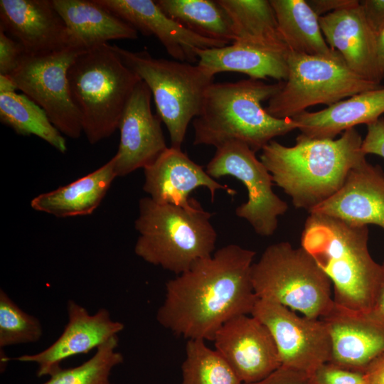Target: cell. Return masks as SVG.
<instances>
[{"instance_id": "1", "label": "cell", "mask_w": 384, "mask_h": 384, "mask_svg": "<svg viewBox=\"0 0 384 384\" xmlns=\"http://www.w3.org/2000/svg\"><path fill=\"white\" fill-rule=\"evenodd\" d=\"M255 255L230 244L195 262L166 283L158 322L188 340L213 341L226 321L253 310L258 299L251 279Z\"/></svg>"}, {"instance_id": "2", "label": "cell", "mask_w": 384, "mask_h": 384, "mask_svg": "<svg viewBox=\"0 0 384 384\" xmlns=\"http://www.w3.org/2000/svg\"><path fill=\"white\" fill-rule=\"evenodd\" d=\"M362 142L355 128L338 139H312L300 134L292 146L270 141L262 149L260 161L294 206L309 213L336 193L351 169L366 159Z\"/></svg>"}, {"instance_id": "3", "label": "cell", "mask_w": 384, "mask_h": 384, "mask_svg": "<svg viewBox=\"0 0 384 384\" xmlns=\"http://www.w3.org/2000/svg\"><path fill=\"white\" fill-rule=\"evenodd\" d=\"M368 234L366 225L309 213L301 236V247L331 280L335 304L366 314L384 287V270L370 254Z\"/></svg>"}, {"instance_id": "4", "label": "cell", "mask_w": 384, "mask_h": 384, "mask_svg": "<svg viewBox=\"0 0 384 384\" xmlns=\"http://www.w3.org/2000/svg\"><path fill=\"white\" fill-rule=\"evenodd\" d=\"M284 81L269 84L261 80L213 82L207 89L201 112L193 122V145L215 148L240 141L257 152L274 137L300 125L292 118L279 119L262 107L282 87Z\"/></svg>"}, {"instance_id": "5", "label": "cell", "mask_w": 384, "mask_h": 384, "mask_svg": "<svg viewBox=\"0 0 384 384\" xmlns=\"http://www.w3.org/2000/svg\"><path fill=\"white\" fill-rule=\"evenodd\" d=\"M211 216L196 200L186 208L142 198L134 222L139 233L134 252L145 262L178 275L213 254L217 233Z\"/></svg>"}, {"instance_id": "6", "label": "cell", "mask_w": 384, "mask_h": 384, "mask_svg": "<svg viewBox=\"0 0 384 384\" xmlns=\"http://www.w3.org/2000/svg\"><path fill=\"white\" fill-rule=\"evenodd\" d=\"M69 90L82 132L96 144L117 129L139 77L105 43L79 54L68 72Z\"/></svg>"}, {"instance_id": "7", "label": "cell", "mask_w": 384, "mask_h": 384, "mask_svg": "<svg viewBox=\"0 0 384 384\" xmlns=\"http://www.w3.org/2000/svg\"><path fill=\"white\" fill-rule=\"evenodd\" d=\"M251 279L259 299L284 306L303 316L322 319L333 309L332 284L311 255L289 242L268 246L253 263Z\"/></svg>"}, {"instance_id": "8", "label": "cell", "mask_w": 384, "mask_h": 384, "mask_svg": "<svg viewBox=\"0 0 384 384\" xmlns=\"http://www.w3.org/2000/svg\"><path fill=\"white\" fill-rule=\"evenodd\" d=\"M112 48L147 85L157 114L169 132L171 146L181 149L188 126L199 115L214 76L198 64L156 58L146 50L133 52L116 45Z\"/></svg>"}, {"instance_id": "9", "label": "cell", "mask_w": 384, "mask_h": 384, "mask_svg": "<svg viewBox=\"0 0 384 384\" xmlns=\"http://www.w3.org/2000/svg\"><path fill=\"white\" fill-rule=\"evenodd\" d=\"M287 63V78L265 108L276 118H293L311 106L329 107L380 87L353 72L340 54L324 57L289 52Z\"/></svg>"}, {"instance_id": "10", "label": "cell", "mask_w": 384, "mask_h": 384, "mask_svg": "<svg viewBox=\"0 0 384 384\" xmlns=\"http://www.w3.org/2000/svg\"><path fill=\"white\" fill-rule=\"evenodd\" d=\"M81 53L67 47L43 55L24 54L9 75L18 89L46 112L55 128L73 139L80 137L82 127L80 112L70 96L68 72Z\"/></svg>"}, {"instance_id": "11", "label": "cell", "mask_w": 384, "mask_h": 384, "mask_svg": "<svg viewBox=\"0 0 384 384\" xmlns=\"http://www.w3.org/2000/svg\"><path fill=\"white\" fill-rule=\"evenodd\" d=\"M206 171L213 178L231 176L240 181L247 188V201L236 208V215L245 219L261 236L275 232L278 218L288 206L274 193L270 173L246 144L230 141L217 147Z\"/></svg>"}, {"instance_id": "12", "label": "cell", "mask_w": 384, "mask_h": 384, "mask_svg": "<svg viewBox=\"0 0 384 384\" xmlns=\"http://www.w3.org/2000/svg\"><path fill=\"white\" fill-rule=\"evenodd\" d=\"M270 332L282 366L310 375L331 358V338L321 319L300 316L281 304L257 299L251 313Z\"/></svg>"}, {"instance_id": "13", "label": "cell", "mask_w": 384, "mask_h": 384, "mask_svg": "<svg viewBox=\"0 0 384 384\" xmlns=\"http://www.w3.org/2000/svg\"><path fill=\"white\" fill-rule=\"evenodd\" d=\"M213 341L215 350L243 384L260 381L282 366L270 332L252 315H240L226 321Z\"/></svg>"}, {"instance_id": "14", "label": "cell", "mask_w": 384, "mask_h": 384, "mask_svg": "<svg viewBox=\"0 0 384 384\" xmlns=\"http://www.w3.org/2000/svg\"><path fill=\"white\" fill-rule=\"evenodd\" d=\"M151 92L142 80L133 90L122 114L120 141L112 157L117 176L153 164L168 148L161 119L151 108Z\"/></svg>"}, {"instance_id": "15", "label": "cell", "mask_w": 384, "mask_h": 384, "mask_svg": "<svg viewBox=\"0 0 384 384\" xmlns=\"http://www.w3.org/2000/svg\"><path fill=\"white\" fill-rule=\"evenodd\" d=\"M67 311L68 321L55 342L41 352L13 359L35 363L38 366V377L50 376L61 368L64 360L97 349L124 329V324L113 321L108 310L104 308L91 315L85 307L69 300Z\"/></svg>"}, {"instance_id": "16", "label": "cell", "mask_w": 384, "mask_h": 384, "mask_svg": "<svg viewBox=\"0 0 384 384\" xmlns=\"http://www.w3.org/2000/svg\"><path fill=\"white\" fill-rule=\"evenodd\" d=\"M144 36H154L174 60L198 63L196 51L228 43L200 36L168 16L152 0H95Z\"/></svg>"}, {"instance_id": "17", "label": "cell", "mask_w": 384, "mask_h": 384, "mask_svg": "<svg viewBox=\"0 0 384 384\" xmlns=\"http://www.w3.org/2000/svg\"><path fill=\"white\" fill-rule=\"evenodd\" d=\"M0 30L21 43L27 55L68 47L66 27L52 0H1Z\"/></svg>"}, {"instance_id": "18", "label": "cell", "mask_w": 384, "mask_h": 384, "mask_svg": "<svg viewBox=\"0 0 384 384\" xmlns=\"http://www.w3.org/2000/svg\"><path fill=\"white\" fill-rule=\"evenodd\" d=\"M143 190L155 202L190 208L196 199L189 195L199 187L207 188L212 202L218 189L231 196L236 191L209 176L203 167L183 152L181 149L168 147L151 164L144 169Z\"/></svg>"}, {"instance_id": "19", "label": "cell", "mask_w": 384, "mask_h": 384, "mask_svg": "<svg viewBox=\"0 0 384 384\" xmlns=\"http://www.w3.org/2000/svg\"><path fill=\"white\" fill-rule=\"evenodd\" d=\"M309 213L358 226L373 224L384 230V171L363 160L351 169L336 193Z\"/></svg>"}, {"instance_id": "20", "label": "cell", "mask_w": 384, "mask_h": 384, "mask_svg": "<svg viewBox=\"0 0 384 384\" xmlns=\"http://www.w3.org/2000/svg\"><path fill=\"white\" fill-rule=\"evenodd\" d=\"M331 338L329 362L346 369L364 373L384 353V329L368 314L353 311L334 303L321 319Z\"/></svg>"}, {"instance_id": "21", "label": "cell", "mask_w": 384, "mask_h": 384, "mask_svg": "<svg viewBox=\"0 0 384 384\" xmlns=\"http://www.w3.org/2000/svg\"><path fill=\"white\" fill-rule=\"evenodd\" d=\"M319 23L329 47L363 78L379 84L377 36L368 24L360 5L320 16Z\"/></svg>"}, {"instance_id": "22", "label": "cell", "mask_w": 384, "mask_h": 384, "mask_svg": "<svg viewBox=\"0 0 384 384\" xmlns=\"http://www.w3.org/2000/svg\"><path fill=\"white\" fill-rule=\"evenodd\" d=\"M66 27L68 47L87 51L116 39H136L138 31L95 0H52Z\"/></svg>"}, {"instance_id": "23", "label": "cell", "mask_w": 384, "mask_h": 384, "mask_svg": "<svg viewBox=\"0 0 384 384\" xmlns=\"http://www.w3.org/2000/svg\"><path fill=\"white\" fill-rule=\"evenodd\" d=\"M198 65L214 76L223 72L244 73L255 80L272 78L285 81L288 76V48L234 41L230 45L196 51Z\"/></svg>"}, {"instance_id": "24", "label": "cell", "mask_w": 384, "mask_h": 384, "mask_svg": "<svg viewBox=\"0 0 384 384\" xmlns=\"http://www.w3.org/2000/svg\"><path fill=\"white\" fill-rule=\"evenodd\" d=\"M384 113V87L366 90L316 112L304 111L294 119L299 130L312 139H334L338 134L366 125Z\"/></svg>"}, {"instance_id": "25", "label": "cell", "mask_w": 384, "mask_h": 384, "mask_svg": "<svg viewBox=\"0 0 384 384\" xmlns=\"http://www.w3.org/2000/svg\"><path fill=\"white\" fill-rule=\"evenodd\" d=\"M117 177L112 158L97 170L58 188L33 198L31 208L58 218L92 214Z\"/></svg>"}, {"instance_id": "26", "label": "cell", "mask_w": 384, "mask_h": 384, "mask_svg": "<svg viewBox=\"0 0 384 384\" xmlns=\"http://www.w3.org/2000/svg\"><path fill=\"white\" fill-rule=\"evenodd\" d=\"M278 28L289 52L334 57L322 33L319 17L305 0H270Z\"/></svg>"}, {"instance_id": "27", "label": "cell", "mask_w": 384, "mask_h": 384, "mask_svg": "<svg viewBox=\"0 0 384 384\" xmlns=\"http://www.w3.org/2000/svg\"><path fill=\"white\" fill-rule=\"evenodd\" d=\"M217 1L231 21L234 41H245L288 48L279 33L270 1L217 0Z\"/></svg>"}, {"instance_id": "28", "label": "cell", "mask_w": 384, "mask_h": 384, "mask_svg": "<svg viewBox=\"0 0 384 384\" xmlns=\"http://www.w3.org/2000/svg\"><path fill=\"white\" fill-rule=\"evenodd\" d=\"M161 9L171 18L203 37L232 43L231 21L217 0H158Z\"/></svg>"}, {"instance_id": "29", "label": "cell", "mask_w": 384, "mask_h": 384, "mask_svg": "<svg viewBox=\"0 0 384 384\" xmlns=\"http://www.w3.org/2000/svg\"><path fill=\"white\" fill-rule=\"evenodd\" d=\"M0 119L18 134L35 135L61 153L67 151L65 138L51 123L46 112L26 95L16 92L1 93Z\"/></svg>"}, {"instance_id": "30", "label": "cell", "mask_w": 384, "mask_h": 384, "mask_svg": "<svg viewBox=\"0 0 384 384\" xmlns=\"http://www.w3.org/2000/svg\"><path fill=\"white\" fill-rule=\"evenodd\" d=\"M181 384H243L233 369L203 340H188Z\"/></svg>"}, {"instance_id": "31", "label": "cell", "mask_w": 384, "mask_h": 384, "mask_svg": "<svg viewBox=\"0 0 384 384\" xmlns=\"http://www.w3.org/2000/svg\"><path fill=\"white\" fill-rule=\"evenodd\" d=\"M119 338L113 336L96 349L89 360L80 366L60 368L42 384H114L110 380L112 370L124 361L117 351Z\"/></svg>"}, {"instance_id": "32", "label": "cell", "mask_w": 384, "mask_h": 384, "mask_svg": "<svg viewBox=\"0 0 384 384\" xmlns=\"http://www.w3.org/2000/svg\"><path fill=\"white\" fill-rule=\"evenodd\" d=\"M43 334L40 321L23 311L0 290V348L38 341Z\"/></svg>"}, {"instance_id": "33", "label": "cell", "mask_w": 384, "mask_h": 384, "mask_svg": "<svg viewBox=\"0 0 384 384\" xmlns=\"http://www.w3.org/2000/svg\"><path fill=\"white\" fill-rule=\"evenodd\" d=\"M311 378L315 384H365L363 373L346 369L331 362L318 367Z\"/></svg>"}, {"instance_id": "34", "label": "cell", "mask_w": 384, "mask_h": 384, "mask_svg": "<svg viewBox=\"0 0 384 384\" xmlns=\"http://www.w3.org/2000/svg\"><path fill=\"white\" fill-rule=\"evenodd\" d=\"M24 54L21 44L0 30V75L11 74Z\"/></svg>"}, {"instance_id": "35", "label": "cell", "mask_w": 384, "mask_h": 384, "mask_svg": "<svg viewBox=\"0 0 384 384\" xmlns=\"http://www.w3.org/2000/svg\"><path fill=\"white\" fill-rule=\"evenodd\" d=\"M250 384H315L308 373L284 366L264 379Z\"/></svg>"}, {"instance_id": "36", "label": "cell", "mask_w": 384, "mask_h": 384, "mask_svg": "<svg viewBox=\"0 0 384 384\" xmlns=\"http://www.w3.org/2000/svg\"><path fill=\"white\" fill-rule=\"evenodd\" d=\"M366 126L367 133L361 146L363 152L384 159V118L381 117Z\"/></svg>"}, {"instance_id": "37", "label": "cell", "mask_w": 384, "mask_h": 384, "mask_svg": "<svg viewBox=\"0 0 384 384\" xmlns=\"http://www.w3.org/2000/svg\"><path fill=\"white\" fill-rule=\"evenodd\" d=\"M359 5L368 24L378 37L384 30V0H362Z\"/></svg>"}, {"instance_id": "38", "label": "cell", "mask_w": 384, "mask_h": 384, "mask_svg": "<svg viewBox=\"0 0 384 384\" xmlns=\"http://www.w3.org/2000/svg\"><path fill=\"white\" fill-rule=\"evenodd\" d=\"M306 2L319 17L359 4L357 0H307Z\"/></svg>"}, {"instance_id": "39", "label": "cell", "mask_w": 384, "mask_h": 384, "mask_svg": "<svg viewBox=\"0 0 384 384\" xmlns=\"http://www.w3.org/2000/svg\"><path fill=\"white\" fill-rule=\"evenodd\" d=\"M363 373L365 384H384V353L373 361Z\"/></svg>"}, {"instance_id": "40", "label": "cell", "mask_w": 384, "mask_h": 384, "mask_svg": "<svg viewBox=\"0 0 384 384\" xmlns=\"http://www.w3.org/2000/svg\"><path fill=\"white\" fill-rule=\"evenodd\" d=\"M368 315L384 329V287Z\"/></svg>"}, {"instance_id": "41", "label": "cell", "mask_w": 384, "mask_h": 384, "mask_svg": "<svg viewBox=\"0 0 384 384\" xmlns=\"http://www.w3.org/2000/svg\"><path fill=\"white\" fill-rule=\"evenodd\" d=\"M378 65L381 79L384 78V30L377 37Z\"/></svg>"}, {"instance_id": "42", "label": "cell", "mask_w": 384, "mask_h": 384, "mask_svg": "<svg viewBox=\"0 0 384 384\" xmlns=\"http://www.w3.org/2000/svg\"><path fill=\"white\" fill-rule=\"evenodd\" d=\"M18 87L9 75H0V94L14 92Z\"/></svg>"}, {"instance_id": "43", "label": "cell", "mask_w": 384, "mask_h": 384, "mask_svg": "<svg viewBox=\"0 0 384 384\" xmlns=\"http://www.w3.org/2000/svg\"><path fill=\"white\" fill-rule=\"evenodd\" d=\"M382 267H383V270H384V263L382 265Z\"/></svg>"}]
</instances>
